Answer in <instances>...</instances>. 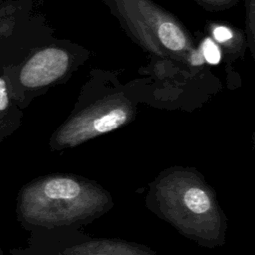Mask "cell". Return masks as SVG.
Segmentation results:
<instances>
[{"mask_svg":"<svg viewBox=\"0 0 255 255\" xmlns=\"http://www.w3.org/2000/svg\"><path fill=\"white\" fill-rule=\"evenodd\" d=\"M113 206L111 193L96 181L72 173H52L21 187L16 216L31 234L80 230Z\"/></svg>","mask_w":255,"mask_h":255,"instance_id":"6da1fadb","label":"cell"},{"mask_svg":"<svg viewBox=\"0 0 255 255\" xmlns=\"http://www.w3.org/2000/svg\"><path fill=\"white\" fill-rule=\"evenodd\" d=\"M146 206L181 235L208 248L225 243L227 220L216 193L195 168L172 166L149 184Z\"/></svg>","mask_w":255,"mask_h":255,"instance_id":"7a4b0ae2","label":"cell"},{"mask_svg":"<svg viewBox=\"0 0 255 255\" xmlns=\"http://www.w3.org/2000/svg\"><path fill=\"white\" fill-rule=\"evenodd\" d=\"M132 110L124 102L95 106L79 112L55 129L49 140L53 151L76 147L127 125Z\"/></svg>","mask_w":255,"mask_h":255,"instance_id":"3957f363","label":"cell"},{"mask_svg":"<svg viewBox=\"0 0 255 255\" xmlns=\"http://www.w3.org/2000/svg\"><path fill=\"white\" fill-rule=\"evenodd\" d=\"M68 65L69 57L65 51L47 48L30 57L19 71L12 72L7 68H2V71L8 77L13 99L21 108L26 92L38 90L54 83L66 73Z\"/></svg>","mask_w":255,"mask_h":255,"instance_id":"277c9868","label":"cell"},{"mask_svg":"<svg viewBox=\"0 0 255 255\" xmlns=\"http://www.w3.org/2000/svg\"><path fill=\"white\" fill-rule=\"evenodd\" d=\"M63 255H156L150 247L118 238H88L68 247Z\"/></svg>","mask_w":255,"mask_h":255,"instance_id":"5b68a950","label":"cell"},{"mask_svg":"<svg viewBox=\"0 0 255 255\" xmlns=\"http://www.w3.org/2000/svg\"><path fill=\"white\" fill-rule=\"evenodd\" d=\"M22 111L10 92L7 75L0 73V144L21 126Z\"/></svg>","mask_w":255,"mask_h":255,"instance_id":"8992f818","label":"cell"},{"mask_svg":"<svg viewBox=\"0 0 255 255\" xmlns=\"http://www.w3.org/2000/svg\"><path fill=\"white\" fill-rule=\"evenodd\" d=\"M161 43L172 51H179L185 47V37L178 26L171 22H164L158 28Z\"/></svg>","mask_w":255,"mask_h":255,"instance_id":"52a82bcc","label":"cell"},{"mask_svg":"<svg viewBox=\"0 0 255 255\" xmlns=\"http://www.w3.org/2000/svg\"><path fill=\"white\" fill-rule=\"evenodd\" d=\"M202 53L204 59L210 64H217L220 61V51L210 39H206L203 42Z\"/></svg>","mask_w":255,"mask_h":255,"instance_id":"ba28073f","label":"cell"},{"mask_svg":"<svg viewBox=\"0 0 255 255\" xmlns=\"http://www.w3.org/2000/svg\"><path fill=\"white\" fill-rule=\"evenodd\" d=\"M213 36L218 42H226L232 38V32L226 27L219 26L214 29Z\"/></svg>","mask_w":255,"mask_h":255,"instance_id":"9c48e42d","label":"cell"},{"mask_svg":"<svg viewBox=\"0 0 255 255\" xmlns=\"http://www.w3.org/2000/svg\"><path fill=\"white\" fill-rule=\"evenodd\" d=\"M0 255H5V254H4V251H3L1 248H0Z\"/></svg>","mask_w":255,"mask_h":255,"instance_id":"30bf717a","label":"cell"}]
</instances>
